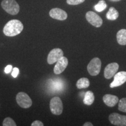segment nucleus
<instances>
[{
  "label": "nucleus",
  "mask_w": 126,
  "mask_h": 126,
  "mask_svg": "<svg viewBox=\"0 0 126 126\" xmlns=\"http://www.w3.org/2000/svg\"><path fill=\"white\" fill-rule=\"evenodd\" d=\"M23 29V25L20 20L12 19L6 23L3 29V32L5 36L13 37L20 34Z\"/></svg>",
  "instance_id": "nucleus-1"
},
{
  "label": "nucleus",
  "mask_w": 126,
  "mask_h": 126,
  "mask_svg": "<svg viewBox=\"0 0 126 126\" xmlns=\"http://www.w3.org/2000/svg\"><path fill=\"white\" fill-rule=\"evenodd\" d=\"M1 7L5 11L12 15H17L19 12V5L15 0H3Z\"/></svg>",
  "instance_id": "nucleus-2"
},
{
  "label": "nucleus",
  "mask_w": 126,
  "mask_h": 126,
  "mask_svg": "<svg viewBox=\"0 0 126 126\" xmlns=\"http://www.w3.org/2000/svg\"><path fill=\"white\" fill-rule=\"evenodd\" d=\"M16 100L20 107L23 109H28L32 105V100L29 96L23 92H19L16 96Z\"/></svg>",
  "instance_id": "nucleus-3"
},
{
  "label": "nucleus",
  "mask_w": 126,
  "mask_h": 126,
  "mask_svg": "<svg viewBox=\"0 0 126 126\" xmlns=\"http://www.w3.org/2000/svg\"><path fill=\"white\" fill-rule=\"evenodd\" d=\"M102 63L100 60L97 57L94 58L88 64L87 67L88 71L92 76H96L101 70Z\"/></svg>",
  "instance_id": "nucleus-4"
},
{
  "label": "nucleus",
  "mask_w": 126,
  "mask_h": 126,
  "mask_svg": "<svg viewBox=\"0 0 126 126\" xmlns=\"http://www.w3.org/2000/svg\"><path fill=\"white\" fill-rule=\"evenodd\" d=\"M50 109L53 114L60 115L63 113V102L59 97L55 96L50 100Z\"/></svg>",
  "instance_id": "nucleus-5"
},
{
  "label": "nucleus",
  "mask_w": 126,
  "mask_h": 126,
  "mask_svg": "<svg viewBox=\"0 0 126 126\" xmlns=\"http://www.w3.org/2000/svg\"><path fill=\"white\" fill-rule=\"evenodd\" d=\"M109 120L113 125L117 126H126V116L113 113L109 116Z\"/></svg>",
  "instance_id": "nucleus-6"
},
{
  "label": "nucleus",
  "mask_w": 126,
  "mask_h": 126,
  "mask_svg": "<svg viewBox=\"0 0 126 126\" xmlns=\"http://www.w3.org/2000/svg\"><path fill=\"white\" fill-rule=\"evenodd\" d=\"M86 19L88 22L96 28L100 27L103 23L102 18L97 14L92 11H89L86 14Z\"/></svg>",
  "instance_id": "nucleus-7"
},
{
  "label": "nucleus",
  "mask_w": 126,
  "mask_h": 126,
  "mask_svg": "<svg viewBox=\"0 0 126 126\" xmlns=\"http://www.w3.org/2000/svg\"><path fill=\"white\" fill-rule=\"evenodd\" d=\"M63 56L64 52L62 50L59 48H54L50 51L47 56V63L49 64H54Z\"/></svg>",
  "instance_id": "nucleus-8"
},
{
  "label": "nucleus",
  "mask_w": 126,
  "mask_h": 126,
  "mask_svg": "<svg viewBox=\"0 0 126 126\" xmlns=\"http://www.w3.org/2000/svg\"><path fill=\"white\" fill-rule=\"evenodd\" d=\"M119 65L117 63H112L109 64L104 70V76L105 78L110 79L114 76L119 70Z\"/></svg>",
  "instance_id": "nucleus-9"
},
{
  "label": "nucleus",
  "mask_w": 126,
  "mask_h": 126,
  "mask_svg": "<svg viewBox=\"0 0 126 126\" xmlns=\"http://www.w3.org/2000/svg\"><path fill=\"white\" fill-rule=\"evenodd\" d=\"M126 82V72L120 71L114 75V80L110 83V87L113 88L121 86Z\"/></svg>",
  "instance_id": "nucleus-10"
},
{
  "label": "nucleus",
  "mask_w": 126,
  "mask_h": 126,
  "mask_svg": "<svg viewBox=\"0 0 126 126\" xmlns=\"http://www.w3.org/2000/svg\"><path fill=\"white\" fill-rule=\"evenodd\" d=\"M49 15L52 18L59 20H64L68 17L67 12L59 8L51 9L49 12Z\"/></svg>",
  "instance_id": "nucleus-11"
},
{
  "label": "nucleus",
  "mask_w": 126,
  "mask_h": 126,
  "mask_svg": "<svg viewBox=\"0 0 126 126\" xmlns=\"http://www.w3.org/2000/svg\"><path fill=\"white\" fill-rule=\"evenodd\" d=\"M56 63L54 68V72L56 74H60L67 68L68 64V60L67 57L63 56Z\"/></svg>",
  "instance_id": "nucleus-12"
},
{
  "label": "nucleus",
  "mask_w": 126,
  "mask_h": 126,
  "mask_svg": "<svg viewBox=\"0 0 126 126\" xmlns=\"http://www.w3.org/2000/svg\"><path fill=\"white\" fill-rule=\"evenodd\" d=\"M103 100L107 106L109 107H114L119 102V98L115 95L106 94L103 97Z\"/></svg>",
  "instance_id": "nucleus-13"
},
{
  "label": "nucleus",
  "mask_w": 126,
  "mask_h": 126,
  "mask_svg": "<svg viewBox=\"0 0 126 126\" xmlns=\"http://www.w3.org/2000/svg\"><path fill=\"white\" fill-rule=\"evenodd\" d=\"M118 43L120 45H126V29L120 30L116 34Z\"/></svg>",
  "instance_id": "nucleus-14"
},
{
  "label": "nucleus",
  "mask_w": 126,
  "mask_h": 126,
  "mask_svg": "<svg viewBox=\"0 0 126 126\" xmlns=\"http://www.w3.org/2000/svg\"><path fill=\"white\" fill-rule=\"evenodd\" d=\"M94 94L92 91H88L87 92L85 93L84 98H83V103L85 105H88V106H90L94 103Z\"/></svg>",
  "instance_id": "nucleus-15"
},
{
  "label": "nucleus",
  "mask_w": 126,
  "mask_h": 126,
  "mask_svg": "<svg viewBox=\"0 0 126 126\" xmlns=\"http://www.w3.org/2000/svg\"><path fill=\"white\" fill-rule=\"evenodd\" d=\"M119 15V12L114 7H110L106 14V18L110 20H114L117 19Z\"/></svg>",
  "instance_id": "nucleus-16"
},
{
  "label": "nucleus",
  "mask_w": 126,
  "mask_h": 126,
  "mask_svg": "<svg viewBox=\"0 0 126 126\" xmlns=\"http://www.w3.org/2000/svg\"><path fill=\"white\" fill-rule=\"evenodd\" d=\"M90 85V82L89 79L86 78H81L77 82L76 86L78 89H83L87 88Z\"/></svg>",
  "instance_id": "nucleus-17"
},
{
  "label": "nucleus",
  "mask_w": 126,
  "mask_h": 126,
  "mask_svg": "<svg viewBox=\"0 0 126 126\" xmlns=\"http://www.w3.org/2000/svg\"><path fill=\"white\" fill-rule=\"evenodd\" d=\"M107 8V4L104 0H100L96 5L94 6V8L97 12H102Z\"/></svg>",
  "instance_id": "nucleus-18"
},
{
  "label": "nucleus",
  "mask_w": 126,
  "mask_h": 126,
  "mask_svg": "<svg viewBox=\"0 0 126 126\" xmlns=\"http://www.w3.org/2000/svg\"><path fill=\"white\" fill-rule=\"evenodd\" d=\"M118 109L120 111L126 113V97H124L119 100Z\"/></svg>",
  "instance_id": "nucleus-19"
},
{
  "label": "nucleus",
  "mask_w": 126,
  "mask_h": 126,
  "mask_svg": "<svg viewBox=\"0 0 126 126\" xmlns=\"http://www.w3.org/2000/svg\"><path fill=\"white\" fill-rule=\"evenodd\" d=\"M3 126H16V124L13 119L10 117H7L4 120L2 123Z\"/></svg>",
  "instance_id": "nucleus-20"
},
{
  "label": "nucleus",
  "mask_w": 126,
  "mask_h": 126,
  "mask_svg": "<svg viewBox=\"0 0 126 126\" xmlns=\"http://www.w3.org/2000/svg\"><path fill=\"white\" fill-rule=\"evenodd\" d=\"M85 0H67V3L70 5H77L83 3Z\"/></svg>",
  "instance_id": "nucleus-21"
},
{
  "label": "nucleus",
  "mask_w": 126,
  "mask_h": 126,
  "mask_svg": "<svg viewBox=\"0 0 126 126\" xmlns=\"http://www.w3.org/2000/svg\"><path fill=\"white\" fill-rule=\"evenodd\" d=\"M19 69L18 68L15 67L14 68L13 71H12V76L14 78H16V77H17V76H18V75L19 74Z\"/></svg>",
  "instance_id": "nucleus-22"
},
{
  "label": "nucleus",
  "mask_w": 126,
  "mask_h": 126,
  "mask_svg": "<svg viewBox=\"0 0 126 126\" xmlns=\"http://www.w3.org/2000/svg\"><path fill=\"white\" fill-rule=\"evenodd\" d=\"M32 126H43L44 124L43 123L39 120L34 121L31 124Z\"/></svg>",
  "instance_id": "nucleus-23"
},
{
  "label": "nucleus",
  "mask_w": 126,
  "mask_h": 126,
  "mask_svg": "<svg viewBox=\"0 0 126 126\" xmlns=\"http://www.w3.org/2000/svg\"><path fill=\"white\" fill-rule=\"evenodd\" d=\"M12 69V66L11 65H7V67L5 68V72L6 74H9V72L11 71Z\"/></svg>",
  "instance_id": "nucleus-24"
},
{
  "label": "nucleus",
  "mask_w": 126,
  "mask_h": 126,
  "mask_svg": "<svg viewBox=\"0 0 126 126\" xmlns=\"http://www.w3.org/2000/svg\"><path fill=\"white\" fill-rule=\"evenodd\" d=\"M83 126H93V124L91 122H86L83 124Z\"/></svg>",
  "instance_id": "nucleus-25"
},
{
  "label": "nucleus",
  "mask_w": 126,
  "mask_h": 126,
  "mask_svg": "<svg viewBox=\"0 0 126 126\" xmlns=\"http://www.w3.org/2000/svg\"><path fill=\"white\" fill-rule=\"evenodd\" d=\"M111 1H113V2H118V1H121V0H110Z\"/></svg>",
  "instance_id": "nucleus-26"
}]
</instances>
